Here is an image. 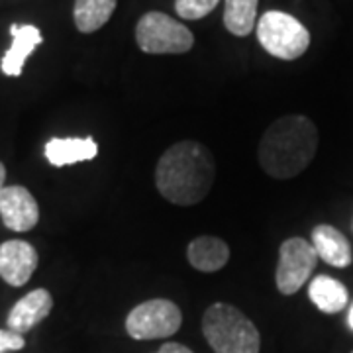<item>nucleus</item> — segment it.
I'll return each mask as SVG.
<instances>
[{"mask_svg":"<svg viewBox=\"0 0 353 353\" xmlns=\"http://www.w3.org/2000/svg\"><path fill=\"white\" fill-rule=\"evenodd\" d=\"M216 163L212 153L199 141H176L161 155L155 169V185L165 201L179 206L202 202L212 189Z\"/></svg>","mask_w":353,"mask_h":353,"instance_id":"nucleus-1","label":"nucleus"},{"mask_svg":"<svg viewBox=\"0 0 353 353\" xmlns=\"http://www.w3.org/2000/svg\"><path fill=\"white\" fill-rule=\"evenodd\" d=\"M318 128L303 114H289L275 120L259 141V165L273 179L285 181L301 175L314 159Z\"/></svg>","mask_w":353,"mask_h":353,"instance_id":"nucleus-2","label":"nucleus"},{"mask_svg":"<svg viewBox=\"0 0 353 353\" xmlns=\"http://www.w3.org/2000/svg\"><path fill=\"white\" fill-rule=\"evenodd\" d=\"M202 334L214 353H259L261 336L252 320L226 303L212 304L202 318Z\"/></svg>","mask_w":353,"mask_h":353,"instance_id":"nucleus-3","label":"nucleus"},{"mask_svg":"<svg viewBox=\"0 0 353 353\" xmlns=\"http://www.w3.org/2000/svg\"><path fill=\"white\" fill-rule=\"evenodd\" d=\"M257 39L269 55L294 61L303 57L310 46V34L294 16L279 10L265 12L257 22Z\"/></svg>","mask_w":353,"mask_h":353,"instance_id":"nucleus-4","label":"nucleus"},{"mask_svg":"<svg viewBox=\"0 0 353 353\" xmlns=\"http://www.w3.org/2000/svg\"><path fill=\"white\" fill-rule=\"evenodd\" d=\"M136 41L139 50L152 55L187 53L194 43L192 32L185 24L163 12H148L136 26Z\"/></svg>","mask_w":353,"mask_h":353,"instance_id":"nucleus-5","label":"nucleus"},{"mask_svg":"<svg viewBox=\"0 0 353 353\" xmlns=\"http://www.w3.org/2000/svg\"><path fill=\"white\" fill-rule=\"evenodd\" d=\"M181 308L167 299H152L138 304L126 318V332L134 340H161L179 332Z\"/></svg>","mask_w":353,"mask_h":353,"instance_id":"nucleus-6","label":"nucleus"},{"mask_svg":"<svg viewBox=\"0 0 353 353\" xmlns=\"http://www.w3.org/2000/svg\"><path fill=\"white\" fill-rule=\"evenodd\" d=\"M318 253L304 238H289L281 243L275 281L281 294H294L308 283L316 269Z\"/></svg>","mask_w":353,"mask_h":353,"instance_id":"nucleus-7","label":"nucleus"},{"mask_svg":"<svg viewBox=\"0 0 353 353\" xmlns=\"http://www.w3.org/2000/svg\"><path fill=\"white\" fill-rule=\"evenodd\" d=\"M0 216L4 226L12 232H30L39 220V206L32 192L20 187H4L0 192Z\"/></svg>","mask_w":353,"mask_h":353,"instance_id":"nucleus-8","label":"nucleus"},{"mask_svg":"<svg viewBox=\"0 0 353 353\" xmlns=\"http://www.w3.org/2000/svg\"><path fill=\"white\" fill-rule=\"evenodd\" d=\"M38 267V252L22 240L4 241L0 245V277L12 287L26 285Z\"/></svg>","mask_w":353,"mask_h":353,"instance_id":"nucleus-9","label":"nucleus"},{"mask_svg":"<svg viewBox=\"0 0 353 353\" xmlns=\"http://www.w3.org/2000/svg\"><path fill=\"white\" fill-rule=\"evenodd\" d=\"M51 308H53V299H51L50 290H32L12 306L10 314L6 318L8 330L24 336L26 332H30L34 326H38L41 320L50 316Z\"/></svg>","mask_w":353,"mask_h":353,"instance_id":"nucleus-10","label":"nucleus"},{"mask_svg":"<svg viewBox=\"0 0 353 353\" xmlns=\"http://www.w3.org/2000/svg\"><path fill=\"white\" fill-rule=\"evenodd\" d=\"M10 34H12V46L4 53L0 67H2L4 75L20 77L26 59L34 53V50L43 41V38H41V32L38 28L32 24H12L10 26Z\"/></svg>","mask_w":353,"mask_h":353,"instance_id":"nucleus-11","label":"nucleus"},{"mask_svg":"<svg viewBox=\"0 0 353 353\" xmlns=\"http://www.w3.org/2000/svg\"><path fill=\"white\" fill-rule=\"evenodd\" d=\"M312 248L322 261L332 267H350L353 261L352 245L338 228L320 224L312 230Z\"/></svg>","mask_w":353,"mask_h":353,"instance_id":"nucleus-12","label":"nucleus"},{"mask_svg":"<svg viewBox=\"0 0 353 353\" xmlns=\"http://www.w3.org/2000/svg\"><path fill=\"white\" fill-rule=\"evenodd\" d=\"M99 153V145L92 138H51L46 143V157L53 167L90 161Z\"/></svg>","mask_w":353,"mask_h":353,"instance_id":"nucleus-13","label":"nucleus"},{"mask_svg":"<svg viewBox=\"0 0 353 353\" xmlns=\"http://www.w3.org/2000/svg\"><path fill=\"white\" fill-rule=\"evenodd\" d=\"M189 263L202 273L220 271L230 259V248L224 240L214 236H201L189 243L187 250Z\"/></svg>","mask_w":353,"mask_h":353,"instance_id":"nucleus-14","label":"nucleus"},{"mask_svg":"<svg viewBox=\"0 0 353 353\" xmlns=\"http://www.w3.org/2000/svg\"><path fill=\"white\" fill-rule=\"evenodd\" d=\"M308 296L316 304V308L324 314H338L350 301V292L345 285L328 275H318L312 279V283L308 285Z\"/></svg>","mask_w":353,"mask_h":353,"instance_id":"nucleus-15","label":"nucleus"},{"mask_svg":"<svg viewBox=\"0 0 353 353\" xmlns=\"http://www.w3.org/2000/svg\"><path fill=\"white\" fill-rule=\"evenodd\" d=\"M118 0H75L73 18L79 32L92 34L110 20Z\"/></svg>","mask_w":353,"mask_h":353,"instance_id":"nucleus-16","label":"nucleus"},{"mask_svg":"<svg viewBox=\"0 0 353 353\" xmlns=\"http://www.w3.org/2000/svg\"><path fill=\"white\" fill-rule=\"evenodd\" d=\"M259 0H226L224 4V26L230 34L245 38L255 28Z\"/></svg>","mask_w":353,"mask_h":353,"instance_id":"nucleus-17","label":"nucleus"},{"mask_svg":"<svg viewBox=\"0 0 353 353\" xmlns=\"http://www.w3.org/2000/svg\"><path fill=\"white\" fill-rule=\"evenodd\" d=\"M220 0H175V10L185 20H201L214 10Z\"/></svg>","mask_w":353,"mask_h":353,"instance_id":"nucleus-18","label":"nucleus"},{"mask_svg":"<svg viewBox=\"0 0 353 353\" xmlns=\"http://www.w3.org/2000/svg\"><path fill=\"white\" fill-rule=\"evenodd\" d=\"M24 336L10 332V330H0V353L20 352V350H24Z\"/></svg>","mask_w":353,"mask_h":353,"instance_id":"nucleus-19","label":"nucleus"},{"mask_svg":"<svg viewBox=\"0 0 353 353\" xmlns=\"http://www.w3.org/2000/svg\"><path fill=\"white\" fill-rule=\"evenodd\" d=\"M155 353H192L187 347V345H183V343H175V341H169V343H163L161 347H159V352Z\"/></svg>","mask_w":353,"mask_h":353,"instance_id":"nucleus-20","label":"nucleus"},{"mask_svg":"<svg viewBox=\"0 0 353 353\" xmlns=\"http://www.w3.org/2000/svg\"><path fill=\"white\" fill-rule=\"evenodd\" d=\"M4 181H6V167L0 163V192L4 189Z\"/></svg>","mask_w":353,"mask_h":353,"instance_id":"nucleus-21","label":"nucleus"},{"mask_svg":"<svg viewBox=\"0 0 353 353\" xmlns=\"http://www.w3.org/2000/svg\"><path fill=\"white\" fill-rule=\"evenodd\" d=\"M347 326L353 330V304L352 308H350V312H347Z\"/></svg>","mask_w":353,"mask_h":353,"instance_id":"nucleus-22","label":"nucleus"},{"mask_svg":"<svg viewBox=\"0 0 353 353\" xmlns=\"http://www.w3.org/2000/svg\"><path fill=\"white\" fill-rule=\"evenodd\" d=\"M352 353H353V352H352Z\"/></svg>","mask_w":353,"mask_h":353,"instance_id":"nucleus-23","label":"nucleus"}]
</instances>
